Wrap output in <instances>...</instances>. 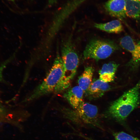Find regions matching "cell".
I'll return each mask as SVG.
<instances>
[{
	"instance_id": "obj_6",
	"label": "cell",
	"mask_w": 140,
	"mask_h": 140,
	"mask_svg": "<svg viewBox=\"0 0 140 140\" xmlns=\"http://www.w3.org/2000/svg\"><path fill=\"white\" fill-rule=\"evenodd\" d=\"M120 43L122 48L131 53V64H138L140 61V43L136 42L130 36L127 35L120 39Z\"/></svg>"
},
{
	"instance_id": "obj_17",
	"label": "cell",
	"mask_w": 140,
	"mask_h": 140,
	"mask_svg": "<svg viewBox=\"0 0 140 140\" xmlns=\"http://www.w3.org/2000/svg\"><path fill=\"white\" fill-rule=\"evenodd\" d=\"M83 138L87 140H94L91 138L88 137L86 136H84L83 137Z\"/></svg>"
},
{
	"instance_id": "obj_10",
	"label": "cell",
	"mask_w": 140,
	"mask_h": 140,
	"mask_svg": "<svg viewBox=\"0 0 140 140\" xmlns=\"http://www.w3.org/2000/svg\"><path fill=\"white\" fill-rule=\"evenodd\" d=\"M118 66L113 62L104 64L99 71V79L107 83L113 81Z\"/></svg>"
},
{
	"instance_id": "obj_13",
	"label": "cell",
	"mask_w": 140,
	"mask_h": 140,
	"mask_svg": "<svg viewBox=\"0 0 140 140\" xmlns=\"http://www.w3.org/2000/svg\"><path fill=\"white\" fill-rule=\"evenodd\" d=\"M126 16L140 19V0H125Z\"/></svg>"
},
{
	"instance_id": "obj_2",
	"label": "cell",
	"mask_w": 140,
	"mask_h": 140,
	"mask_svg": "<svg viewBox=\"0 0 140 140\" xmlns=\"http://www.w3.org/2000/svg\"><path fill=\"white\" fill-rule=\"evenodd\" d=\"M72 34L62 43L61 55L63 62L64 71L62 77L56 87L62 92L70 86L76 72L79 62L78 54L72 41Z\"/></svg>"
},
{
	"instance_id": "obj_18",
	"label": "cell",
	"mask_w": 140,
	"mask_h": 140,
	"mask_svg": "<svg viewBox=\"0 0 140 140\" xmlns=\"http://www.w3.org/2000/svg\"><path fill=\"white\" fill-rule=\"evenodd\" d=\"M8 0L11 1H13V2H14V1H15V0Z\"/></svg>"
},
{
	"instance_id": "obj_4",
	"label": "cell",
	"mask_w": 140,
	"mask_h": 140,
	"mask_svg": "<svg viewBox=\"0 0 140 140\" xmlns=\"http://www.w3.org/2000/svg\"><path fill=\"white\" fill-rule=\"evenodd\" d=\"M73 109H65L62 111L68 117L76 124L102 128L98 108L96 106L83 102L77 108Z\"/></svg>"
},
{
	"instance_id": "obj_1",
	"label": "cell",
	"mask_w": 140,
	"mask_h": 140,
	"mask_svg": "<svg viewBox=\"0 0 140 140\" xmlns=\"http://www.w3.org/2000/svg\"><path fill=\"white\" fill-rule=\"evenodd\" d=\"M140 89L139 82L112 103L107 112L108 116L119 123H123L127 117L139 104Z\"/></svg>"
},
{
	"instance_id": "obj_8",
	"label": "cell",
	"mask_w": 140,
	"mask_h": 140,
	"mask_svg": "<svg viewBox=\"0 0 140 140\" xmlns=\"http://www.w3.org/2000/svg\"><path fill=\"white\" fill-rule=\"evenodd\" d=\"M105 10L109 15L123 20L126 16L125 0H108L105 3Z\"/></svg>"
},
{
	"instance_id": "obj_14",
	"label": "cell",
	"mask_w": 140,
	"mask_h": 140,
	"mask_svg": "<svg viewBox=\"0 0 140 140\" xmlns=\"http://www.w3.org/2000/svg\"><path fill=\"white\" fill-rule=\"evenodd\" d=\"M113 134L116 140H140L137 138L123 131L114 132Z\"/></svg>"
},
{
	"instance_id": "obj_5",
	"label": "cell",
	"mask_w": 140,
	"mask_h": 140,
	"mask_svg": "<svg viewBox=\"0 0 140 140\" xmlns=\"http://www.w3.org/2000/svg\"><path fill=\"white\" fill-rule=\"evenodd\" d=\"M118 49L117 46L113 41L92 39L86 45L83 53L82 59H92L97 61L108 58Z\"/></svg>"
},
{
	"instance_id": "obj_16",
	"label": "cell",
	"mask_w": 140,
	"mask_h": 140,
	"mask_svg": "<svg viewBox=\"0 0 140 140\" xmlns=\"http://www.w3.org/2000/svg\"><path fill=\"white\" fill-rule=\"evenodd\" d=\"M1 103H0V116H1L3 111V109Z\"/></svg>"
},
{
	"instance_id": "obj_7",
	"label": "cell",
	"mask_w": 140,
	"mask_h": 140,
	"mask_svg": "<svg viewBox=\"0 0 140 140\" xmlns=\"http://www.w3.org/2000/svg\"><path fill=\"white\" fill-rule=\"evenodd\" d=\"M110 88L108 83L100 79H94L87 91L85 96L90 100H94L102 97Z\"/></svg>"
},
{
	"instance_id": "obj_11",
	"label": "cell",
	"mask_w": 140,
	"mask_h": 140,
	"mask_svg": "<svg viewBox=\"0 0 140 140\" xmlns=\"http://www.w3.org/2000/svg\"><path fill=\"white\" fill-rule=\"evenodd\" d=\"M95 28L109 33H119L123 31V26L120 20H115L105 23H95Z\"/></svg>"
},
{
	"instance_id": "obj_3",
	"label": "cell",
	"mask_w": 140,
	"mask_h": 140,
	"mask_svg": "<svg viewBox=\"0 0 140 140\" xmlns=\"http://www.w3.org/2000/svg\"><path fill=\"white\" fill-rule=\"evenodd\" d=\"M64 66L61 55L57 51L52 67L42 82L35 88L23 101L30 102L54 92L62 77Z\"/></svg>"
},
{
	"instance_id": "obj_15",
	"label": "cell",
	"mask_w": 140,
	"mask_h": 140,
	"mask_svg": "<svg viewBox=\"0 0 140 140\" xmlns=\"http://www.w3.org/2000/svg\"><path fill=\"white\" fill-rule=\"evenodd\" d=\"M58 0H48L47 6L51 7L56 3Z\"/></svg>"
},
{
	"instance_id": "obj_12",
	"label": "cell",
	"mask_w": 140,
	"mask_h": 140,
	"mask_svg": "<svg viewBox=\"0 0 140 140\" xmlns=\"http://www.w3.org/2000/svg\"><path fill=\"white\" fill-rule=\"evenodd\" d=\"M94 72V68L88 66L85 68L83 72L79 77L78 83V86L85 93L90 86Z\"/></svg>"
},
{
	"instance_id": "obj_9",
	"label": "cell",
	"mask_w": 140,
	"mask_h": 140,
	"mask_svg": "<svg viewBox=\"0 0 140 140\" xmlns=\"http://www.w3.org/2000/svg\"><path fill=\"white\" fill-rule=\"evenodd\" d=\"M84 92L78 86L69 89L64 94L63 97L68 101L73 109L77 108L83 102Z\"/></svg>"
},
{
	"instance_id": "obj_19",
	"label": "cell",
	"mask_w": 140,
	"mask_h": 140,
	"mask_svg": "<svg viewBox=\"0 0 140 140\" xmlns=\"http://www.w3.org/2000/svg\"></svg>"
}]
</instances>
